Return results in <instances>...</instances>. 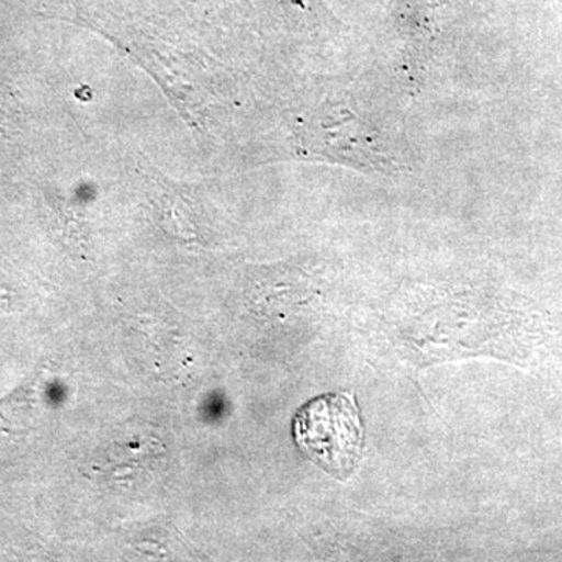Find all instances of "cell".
Segmentation results:
<instances>
[{
    "label": "cell",
    "instance_id": "1",
    "mask_svg": "<svg viewBox=\"0 0 562 562\" xmlns=\"http://www.w3.org/2000/svg\"><path fill=\"white\" fill-rule=\"evenodd\" d=\"M292 436L317 468L346 482L364 452V428L355 395L324 394L305 403L292 420Z\"/></svg>",
    "mask_w": 562,
    "mask_h": 562
}]
</instances>
